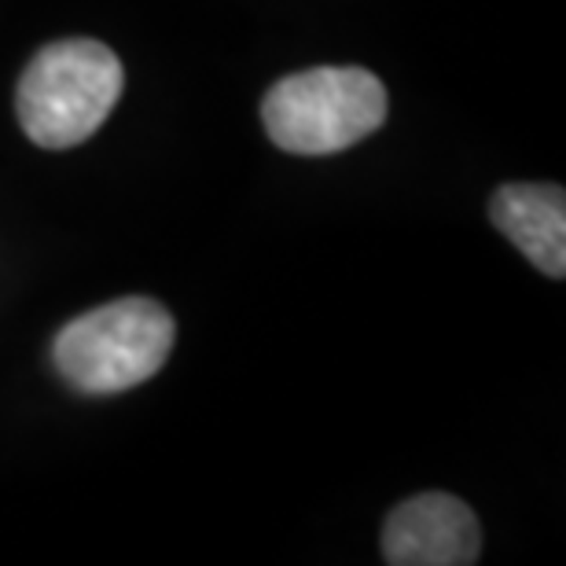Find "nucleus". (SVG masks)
I'll return each mask as SVG.
<instances>
[{
  "instance_id": "obj_3",
  "label": "nucleus",
  "mask_w": 566,
  "mask_h": 566,
  "mask_svg": "<svg viewBox=\"0 0 566 566\" xmlns=\"http://www.w3.org/2000/svg\"><path fill=\"white\" fill-rule=\"evenodd\" d=\"M174 316L155 298H118L77 316L55 335V365L85 394H122L140 387L169 360Z\"/></svg>"
},
{
  "instance_id": "obj_5",
  "label": "nucleus",
  "mask_w": 566,
  "mask_h": 566,
  "mask_svg": "<svg viewBox=\"0 0 566 566\" xmlns=\"http://www.w3.org/2000/svg\"><path fill=\"white\" fill-rule=\"evenodd\" d=\"M490 218L545 276H566V191L559 185H504Z\"/></svg>"
},
{
  "instance_id": "obj_1",
  "label": "nucleus",
  "mask_w": 566,
  "mask_h": 566,
  "mask_svg": "<svg viewBox=\"0 0 566 566\" xmlns=\"http://www.w3.org/2000/svg\"><path fill=\"white\" fill-rule=\"evenodd\" d=\"M126 74L118 55L99 41H55L30 60L19 77L15 115L38 147H74L88 140L115 111Z\"/></svg>"
},
{
  "instance_id": "obj_2",
  "label": "nucleus",
  "mask_w": 566,
  "mask_h": 566,
  "mask_svg": "<svg viewBox=\"0 0 566 566\" xmlns=\"http://www.w3.org/2000/svg\"><path fill=\"white\" fill-rule=\"evenodd\" d=\"M265 133L291 155H335L387 122V88L360 66H313L265 93Z\"/></svg>"
},
{
  "instance_id": "obj_4",
  "label": "nucleus",
  "mask_w": 566,
  "mask_h": 566,
  "mask_svg": "<svg viewBox=\"0 0 566 566\" xmlns=\"http://www.w3.org/2000/svg\"><path fill=\"white\" fill-rule=\"evenodd\" d=\"M479 552V518L449 493L412 496L382 526V559L390 566H471Z\"/></svg>"
}]
</instances>
